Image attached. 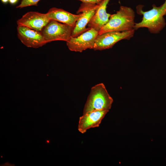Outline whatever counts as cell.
Listing matches in <instances>:
<instances>
[{"label":"cell","mask_w":166,"mask_h":166,"mask_svg":"<svg viewBox=\"0 0 166 166\" xmlns=\"http://www.w3.org/2000/svg\"><path fill=\"white\" fill-rule=\"evenodd\" d=\"M143 6L140 5L136 7L137 13L143 16L140 22L135 23L134 29L135 30L140 28H146L151 33H159L166 25L164 16L166 15V0L160 6L153 4L152 8L146 11L143 10Z\"/></svg>","instance_id":"1"},{"label":"cell","mask_w":166,"mask_h":166,"mask_svg":"<svg viewBox=\"0 0 166 166\" xmlns=\"http://www.w3.org/2000/svg\"><path fill=\"white\" fill-rule=\"evenodd\" d=\"M135 18V12L132 8L121 6L116 13L111 15L108 22L98 32V34L109 31H124L133 29Z\"/></svg>","instance_id":"2"},{"label":"cell","mask_w":166,"mask_h":166,"mask_svg":"<svg viewBox=\"0 0 166 166\" xmlns=\"http://www.w3.org/2000/svg\"><path fill=\"white\" fill-rule=\"evenodd\" d=\"M113 100L102 83L93 87L84 107L83 114L96 111L111 109Z\"/></svg>","instance_id":"3"},{"label":"cell","mask_w":166,"mask_h":166,"mask_svg":"<svg viewBox=\"0 0 166 166\" xmlns=\"http://www.w3.org/2000/svg\"><path fill=\"white\" fill-rule=\"evenodd\" d=\"M73 27L50 20L40 32L47 43L56 41L68 42L71 37Z\"/></svg>","instance_id":"4"},{"label":"cell","mask_w":166,"mask_h":166,"mask_svg":"<svg viewBox=\"0 0 166 166\" xmlns=\"http://www.w3.org/2000/svg\"><path fill=\"white\" fill-rule=\"evenodd\" d=\"M135 31L133 29L124 31H109L98 34L93 49L101 50L111 48L121 40L130 39L133 36Z\"/></svg>","instance_id":"5"},{"label":"cell","mask_w":166,"mask_h":166,"mask_svg":"<svg viewBox=\"0 0 166 166\" xmlns=\"http://www.w3.org/2000/svg\"><path fill=\"white\" fill-rule=\"evenodd\" d=\"M98 34V31L89 28L76 37H71L66 42L67 45L70 50L77 52H81L87 49H93Z\"/></svg>","instance_id":"6"},{"label":"cell","mask_w":166,"mask_h":166,"mask_svg":"<svg viewBox=\"0 0 166 166\" xmlns=\"http://www.w3.org/2000/svg\"><path fill=\"white\" fill-rule=\"evenodd\" d=\"M97 4L82 3L81 4L77 13L81 15L73 28L71 37H76L86 31L90 28L86 27L90 19L94 14Z\"/></svg>","instance_id":"7"},{"label":"cell","mask_w":166,"mask_h":166,"mask_svg":"<svg viewBox=\"0 0 166 166\" xmlns=\"http://www.w3.org/2000/svg\"><path fill=\"white\" fill-rule=\"evenodd\" d=\"M17 30L18 39L27 47L37 48L47 43L40 32L21 26H18Z\"/></svg>","instance_id":"8"},{"label":"cell","mask_w":166,"mask_h":166,"mask_svg":"<svg viewBox=\"0 0 166 166\" xmlns=\"http://www.w3.org/2000/svg\"><path fill=\"white\" fill-rule=\"evenodd\" d=\"M46 14L29 11L17 21L18 26L26 27L40 32L50 21Z\"/></svg>","instance_id":"9"},{"label":"cell","mask_w":166,"mask_h":166,"mask_svg":"<svg viewBox=\"0 0 166 166\" xmlns=\"http://www.w3.org/2000/svg\"><path fill=\"white\" fill-rule=\"evenodd\" d=\"M109 111L102 110L88 112L80 117L78 128L82 133L88 129L99 126L102 120Z\"/></svg>","instance_id":"10"},{"label":"cell","mask_w":166,"mask_h":166,"mask_svg":"<svg viewBox=\"0 0 166 166\" xmlns=\"http://www.w3.org/2000/svg\"><path fill=\"white\" fill-rule=\"evenodd\" d=\"M110 0H102L97 4L95 13L88 23V28L99 32L108 22L111 15L106 12L107 5Z\"/></svg>","instance_id":"11"},{"label":"cell","mask_w":166,"mask_h":166,"mask_svg":"<svg viewBox=\"0 0 166 166\" xmlns=\"http://www.w3.org/2000/svg\"><path fill=\"white\" fill-rule=\"evenodd\" d=\"M46 14L50 20L56 21L69 25L73 28L81 15V13L75 14L63 9L56 7L50 8Z\"/></svg>","instance_id":"12"},{"label":"cell","mask_w":166,"mask_h":166,"mask_svg":"<svg viewBox=\"0 0 166 166\" xmlns=\"http://www.w3.org/2000/svg\"><path fill=\"white\" fill-rule=\"evenodd\" d=\"M40 0H22L20 3L16 7V8H22L27 6H38V3Z\"/></svg>","instance_id":"13"},{"label":"cell","mask_w":166,"mask_h":166,"mask_svg":"<svg viewBox=\"0 0 166 166\" xmlns=\"http://www.w3.org/2000/svg\"><path fill=\"white\" fill-rule=\"evenodd\" d=\"M81 1L82 3H90L98 4L100 3L102 0H78Z\"/></svg>","instance_id":"14"},{"label":"cell","mask_w":166,"mask_h":166,"mask_svg":"<svg viewBox=\"0 0 166 166\" xmlns=\"http://www.w3.org/2000/svg\"><path fill=\"white\" fill-rule=\"evenodd\" d=\"M18 0H9V2L11 4H14L17 2Z\"/></svg>","instance_id":"15"},{"label":"cell","mask_w":166,"mask_h":166,"mask_svg":"<svg viewBox=\"0 0 166 166\" xmlns=\"http://www.w3.org/2000/svg\"><path fill=\"white\" fill-rule=\"evenodd\" d=\"M2 2L3 3H6L9 0H1Z\"/></svg>","instance_id":"16"},{"label":"cell","mask_w":166,"mask_h":166,"mask_svg":"<svg viewBox=\"0 0 166 166\" xmlns=\"http://www.w3.org/2000/svg\"><path fill=\"white\" fill-rule=\"evenodd\" d=\"M49 142L48 141H47V142L48 143Z\"/></svg>","instance_id":"17"}]
</instances>
